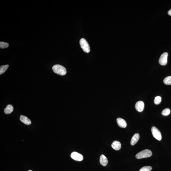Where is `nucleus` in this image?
Wrapping results in <instances>:
<instances>
[{"label": "nucleus", "mask_w": 171, "mask_h": 171, "mask_svg": "<svg viewBox=\"0 0 171 171\" xmlns=\"http://www.w3.org/2000/svg\"><path fill=\"white\" fill-rule=\"evenodd\" d=\"M144 103L142 101H139L137 102L135 105V108L137 111L139 112H142L144 109Z\"/></svg>", "instance_id": "0eeeda50"}, {"label": "nucleus", "mask_w": 171, "mask_h": 171, "mask_svg": "<svg viewBox=\"0 0 171 171\" xmlns=\"http://www.w3.org/2000/svg\"><path fill=\"white\" fill-rule=\"evenodd\" d=\"M80 43L81 47L84 52L88 53L90 51V48L89 44L86 40L84 38L80 39Z\"/></svg>", "instance_id": "7ed1b4c3"}, {"label": "nucleus", "mask_w": 171, "mask_h": 171, "mask_svg": "<svg viewBox=\"0 0 171 171\" xmlns=\"http://www.w3.org/2000/svg\"><path fill=\"white\" fill-rule=\"evenodd\" d=\"M152 155V152L151 151L148 149H145L137 154L136 155V158L137 159H140L150 157Z\"/></svg>", "instance_id": "f03ea898"}, {"label": "nucleus", "mask_w": 171, "mask_h": 171, "mask_svg": "<svg viewBox=\"0 0 171 171\" xmlns=\"http://www.w3.org/2000/svg\"><path fill=\"white\" fill-rule=\"evenodd\" d=\"M161 97L160 96H157L155 97L154 100V102L155 104L158 105L161 102Z\"/></svg>", "instance_id": "f3484780"}, {"label": "nucleus", "mask_w": 171, "mask_h": 171, "mask_svg": "<svg viewBox=\"0 0 171 171\" xmlns=\"http://www.w3.org/2000/svg\"><path fill=\"white\" fill-rule=\"evenodd\" d=\"M9 44L7 43L4 42H0V48L1 49H4L8 47Z\"/></svg>", "instance_id": "a211bd4d"}, {"label": "nucleus", "mask_w": 171, "mask_h": 171, "mask_svg": "<svg viewBox=\"0 0 171 171\" xmlns=\"http://www.w3.org/2000/svg\"><path fill=\"white\" fill-rule=\"evenodd\" d=\"M168 56V53L167 52H164L162 54L159 60V63L160 64L164 66L167 64Z\"/></svg>", "instance_id": "39448f33"}, {"label": "nucleus", "mask_w": 171, "mask_h": 171, "mask_svg": "<svg viewBox=\"0 0 171 171\" xmlns=\"http://www.w3.org/2000/svg\"><path fill=\"white\" fill-rule=\"evenodd\" d=\"M9 65H2L0 67V74L4 73L7 71L9 67Z\"/></svg>", "instance_id": "4468645a"}, {"label": "nucleus", "mask_w": 171, "mask_h": 171, "mask_svg": "<svg viewBox=\"0 0 171 171\" xmlns=\"http://www.w3.org/2000/svg\"><path fill=\"white\" fill-rule=\"evenodd\" d=\"M28 171H32V170H28Z\"/></svg>", "instance_id": "412c9836"}, {"label": "nucleus", "mask_w": 171, "mask_h": 171, "mask_svg": "<svg viewBox=\"0 0 171 171\" xmlns=\"http://www.w3.org/2000/svg\"><path fill=\"white\" fill-rule=\"evenodd\" d=\"M13 107L11 105H8L4 109V113L6 114H10L13 111Z\"/></svg>", "instance_id": "ddd939ff"}, {"label": "nucleus", "mask_w": 171, "mask_h": 171, "mask_svg": "<svg viewBox=\"0 0 171 171\" xmlns=\"http://www.w3.org/2000/svg\"><path fill=\"white\" fill-rule=\"evenodd\" d=\"M53 71L56 74L61 76H64L66 74L67 71L66 68L60 65H54L52 67Z\"/></svg>", "instance_id": "f257e3e1"}, {"label": "nucleus", "mask_w": 171, "mask_h": 171, "mask_svg": "<svg viewBox=\"0 0 171 171\" xmlns=\"http://www.w3.org/2000/svg\"><path fill=\"white\" fill-rule=\"evenodd\" d=\"M151 130L154 137L158 140L160 141L162 139V135L158 129L156 127H152Z\"/></svg>", "instance_id": "20e7f679"}, {"label": "nucleus", "mask_w": 171, "mask_h": 171, "mask_svg": "<svg viewBox=\"0 0 171 171\" xmlns=\"http://www.w3.org/2000/svg\"><path fill=\"white\" fill-rule=\"evenodd\" d=\"M164 83L167 85H171V76H168L164 79Z\"/></svg>", "instance_id": "2eb2a0df"}, {"label": "nucleus", "mask_w": 171, "mask_h": 171, "mask_svg": "<svg viewBox=\"0 0 171 171\" xmlns=\"http://www.w3.org/2000/svg\"><path fill=\"white\" fill-rule=\"evenodd\" d=\"M71 158L76 161H81L83 159V156L81 154L76 152H73L71 153Z\"/></svg>", "instance_id": "423d86ee"}, {"label": "nucleus", "mask_w": 171, "mask_h": 171, "mask_svg": "<svg viewBox=\"0 0 171 171\" xmlns=\"http://www.w3.org/2000/svg\"><path fill=\"white\" fill-rule=\"evenodd\" d=\"M20 120L23 123L26 125H30L31 124V122L30 119L24 115H21L20 117Z\"/></svg>", "instance_id": "9d476101"}, {"label": "nucleus", "mask_w": 171, "mask_h": 171, "mask_svg": "<svg viewBox=\"0 0 171 171\" xmlns=\"http://www.w3.org/2000/svg\"><path fill=\"white\" fill-rule=\"evenodd\" d=\"M170 110L169 108H166L163 110L162 114L164 116H168L170 114Z\"/></svg>", "instance_id": "dca6fc26"}, {"label": "nucleus", "mask_w": 171, "mask_h": 171, "mask_svg": "<svg viewBox=\"0 0 171 171\" xmlns=\"http://www.w3.org/2000/svg\"><path fill=\"white\" fill-rule=\"evenodd\" d=\"M139 135L138 133H135L133 135L130 141V144L132 145H134L138 142L139 139Z\"/></svg>", "instance_id": "1a4fd4ad"}, {"label": "nucleus", "mask_w": 171, "mask_h": 171, "mask_svg": "<svg viewBox=\"0 0 171 171\" xmlns=\"http://www.w3.org/2000/svg\"><path fill=\"white\" fill-rule=\"evenodd\" d=\"M152 169V167L150 166H144L141 168L139 171H150Z\"/></svg>", "instance_id": "6ab92c4d"}, {"label": "nucleus", "mask_w": 171, "mask_h": 171, "mask_svg": "<svg viewBox=\"0 0 171 171\" xmlns=\"http://www.w3.org/2000/svg\"><path fill=\"white\" fill-rule=\"evenodd\" d=\"M118 125L120 127L122 128H125L127 127V123L125 121L121 118H118L117 119Z\"/></svg>", "instance_id": "6e6552de"}, {"label": "nucleus", "mask_w": 171, "mask_h": 171, "mask_svg": "<svg viewBox=\"0 0 171 171\" xmlns=\"http://www.w3.org/2000/svg\"><path fill=\"white\" fill-rule=\"evenodd\" d=\"M112 147L115 150H119L121 148V144L119 141H115L112 144Z\"/></svg>", "instance_id": "f8f14e48"}, {"label": "nucleus", "mask_w": 171, "mask_h": 171, "mask_svg": "<svg viewBox=\"0 0 171 171\" xmlns=\"http://www.w3.org/2000/svg\"><path fill=\"white\" fill-rule=\"evenodd\" d=\"M168 14L169 15L171 16V9L168 12Z\"/></svg>", "instance_id": "aec40b11"}, {"label": "nucleus", "mask_w": 171, "mask_h": 171, "mask_svg": "<svg viewBox=\"0 0 171 171\" xmlns=\"http://www.w3.org/2000/svg\"><path fill=\"white\" fill-rule=\"evenodd\" d=\"M99 161L100 164L104 166H106L108 163V159L103 154L101 155Z\"/></svg>", "instance_id": "9b49d317"}]
</instances>
